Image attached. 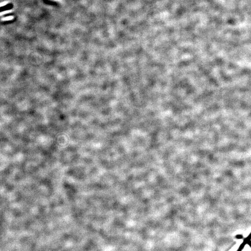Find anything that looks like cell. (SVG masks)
<instances>
[{
	"mask_svg": "<svg viewBox=\"0 0 251 251\" xmlns=\"http://www.w3.org/2000/svg\"><path fill=\"white\" fill-rule=\"evenodd\" d=\"M53 1H58V2H61V1H62V0H53Z\"/></svg>",
	"mask_w": 251,
	"mask_h": 251,
	"instance_id": "7a4b0ae2",
	"label": "cell"
},
{
	"mask_svg": "<svg viewBox=\"0 0 251 251\" xmlns=\"http://www.w3.org/2000/svg\"><path fill=\"white\" fill-rule=\"evenodd\" d=\"M13 8V4L12 3H8L5 5L0 7V13L8 11V10H11Z\"/></svg>",
	"mask_w": 251,
	"mask_h": 251,
	"instance_id": "6da1fadb",
	"label": "cell"
}]
</instances>
